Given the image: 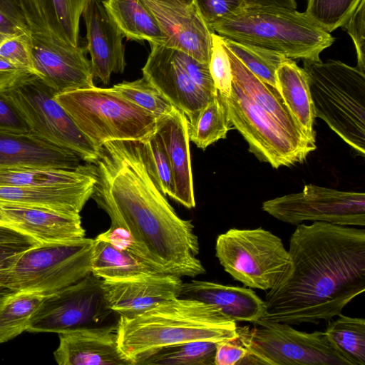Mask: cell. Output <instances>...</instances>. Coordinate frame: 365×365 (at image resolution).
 Segmentation results:
<instances>
[{"label":"cell","instance_id":"cell-1","mask_svg":"<svg viewBox=\"0 0 365 365\" xmlns=\"http://www.w3.org/2000/svg\"><path fill=\"white\" fill-rule=\"evenodd\" d=\"M88 167L96 178L91 198L111 222L98 237L160 273L180 277L206 273L197 257L194 226L177 215L157 186L141 142H106Z\"/></svg>","mask_w":365,"mask_h":365},{"label":"cell","instance_id":"cell-2","mask_svg":"<svg viewBox=\"0 0 365 365\" xmlns=\"http://www.w3.org/2000/svg\"><path fill=\"white\" fill-rule=\"evenodd\" d=\"M296 226L291 269L266 294L260 319L317 324L365 291V230L324 222Z\"/></svg>","mask_w":365,"mask_h":365},{"label":"cell","instance_id":"cell-3","mask_svg":"<svg viewBox=\"0 0 365 365\" xmlns=\"http://www.w3.org/2000/svg\"><path fill=\"white\" fill-rule=\"evenodd\" d=\"M236 322L214 306L179 297L139 315L120 317L118 344L133 365L164 346L193 341L235 339Z\"/></svg>","mask_w":365,"mask_h":365},{"label":"cell","instance_id":"cell-4","mask_svg":"<svg viewBox=\"0 0 365 365\" xmlns=\"http://www.w3.org/2000/svg\"><path fill=\"white\" fill-rule=\"evenodd\" d=\"M211 29L223 38L274 51L292 60L319 61L320 53L334 41L304 12L276 6L249 4Z\"/></svg>","mask_w":365,"mask_h":365},{"label":"cell","instance_id":"cell-5","mask_svg":"<svg viewBox=\"0 0 365 365\" xmlns=\"http://www.w3.org/2000/svg\"><path fill=\"white\" fill-rule=\"evenodd\" d=\"M316 117L365 155V71L338 60L303 61Z\"/></svg>","mask_w":365,"mask_h":365},{"label":"cell","instance_id":"cell-6","mask_svg":"<svg viewBox=\"0 0 365 365\" xmlns=\"http://www.w3.org/2000/svg\"><path fill=\"white\" fill-rule=\"evenodd\" d=\"M56 99L98 150L110 140L144 142L156 132V118L113 88L93 86L59 93Z\"/></svg>","mask_w":365,"mask_h":365},{"label":"cell","instance_id":"cell-7","mask_svg":"<svg viewBox=\"0 0 365 365\" xmlns=\"http://www.w3.org/2000/svg\"><path fill=\"white\" fill-rule=\"evenodd\" d=\"M254 327L237 328L249 365H354L325 331H302L290 324L258 319Z\"/></svg>","mask_w":365,"mask_h":365},{"label":"cell","instance_id":"cell-8","mask_svg":"<svg viewBox=\"0 0 365 365\" xmlns=\"http://www.w3.org/2000/svg\"><path fill=\"white\" fill-rule=\"evenodd\" d=\"M217 96L232 128L240 132L248 144L249 151L260 161L275 169L290 167L303 163L316 150L315 141L285 127L233 80L230 94Z\"/></svg>","mask_w":365,"mask_h":365},{"label":"cell","instance_id":"cell-9","mask_svg":"<svg viewBox=\"0 0 365 365\" xmlns=\"http://www.w3.org/2000/svg\"><path fill=\"white\" fill-rule=\"evenodd\" d=\"M215 255L234 280L263 291L276 286L292 267L281 238L262 227L231 228L219 235Z\"/></svg>","mask_w":365,"mask_h":365},{"label":"cell","instance_id":"cell-10","mask_svg":"<svg viewBox=\"0 0 365 365\" xmlns=\"http://www.w3.org/2000/svg\"><path fill=\"white\" fill-rule=\"evenodd\" d=\"M93 244L84 237L28 248L11 270L9 290L45 297L80 281L91 273Z\"/></svg>","mask_w":365,"mask_h":365},{"label":"cell","instance_id":"cell-11","mask_svg":"<svg viewBox=\"0 0 365 365\" xmlns=\"http://www.w3.org/2000/svg\"><path fill=\"white\" fill-rule=\"evenodd\" d=\"M119 318L106 302L101 279L91 273L43 297L30 319L27 331L58 334L93 329L117 331Z\"/></svg>","mask_w":365,"mask_h":365},{"label":"cell","instance_id":"cell-12","mask_svg":"<svg viewBox=\"0 0 365 365\" xmlns=\"http://www.w3.org/2000/svg\"><path fill=\"white\" fill-rule=\"evenodd\" d=\"M4 93L19 109L31 132L87 163L97 158L99 150L58 103V93L40 77L31 73Z\"/></svg>","mask_w":365,"mask_h":365},{"label":"cell","instance_id":"cell-13","mask_svg":"<svg viewBox=\"0 0 365 365\" xmlns=\"http://www.w3.org/2000/svg\"><path fill=\"white\" fill-rule=\"evenodd\" d=\"M262 209L283 222L297 225L304 221L346 226L365 225V194L306 185L302 191L262 203Z\"/></svg>","mask_w":365,"mask_h":365},{"label":"cell","instance_id":"cell-14","mask_svg":"<svg viewBox=\"0 0 365 365\" xmlns=\"http://www.w3.org/2000/svg\"><path fill=\"white\" fill-rule=\"evenodd\" d=\"M166 37L163 46L209 63L214 32L193 0H143Z\"/></svg>","mask_w":365,"mask_h":365},{"label":"cell","instance_id":"cell-15","mask_svg":"<svg viewBox=\"0 0 365 365\" xmlns=\"http://www.w3.org/2000/svg\"><path fill=\"white\" fill-rule=\"evenodd\" d=\"M31 39L36 76L58 93L95 86L86 47L31 33Z\"/></svg>","mask_w":365,"mask_h":365},{"label":"cell","instance_id":"cell-16","mask_svg":"<svg viewBox=\"0 0 365 365\" xmlns=\"http://www.w3.org/2000/svg\"><path fill=\"white\" fill-rule=\"evenodd\" d=\"M150 48L142 68L143 76L183 113L188 127L192 126L200 110L214 98L192 81L175 59L172 48L162 44H152Z\"/></svg>","mask_w":365,"mask_h":365},{"label":"cell","instance_id":"cell-17","mask_svg":"<svg viewBox=\"0 0 365 365\" xmlns=\"http://www.w3.org/2000/svg\"><path fill=\"white\" fill-rule=\"evenodd\" d=\"M182 284L178 276L159 272L120 280L101 279L108 306L120 317L127 318L179 297Z\"/></svg>","mask_w":365,"mask_h":365},{"label":"cell","instance_id":"cell-18","mask_svg":"<svg viewBox=\"0 0 365 365\" xmlns=\"http://www.w3.org/2000/svg\"><path fill=\"white\" fill-rule=\"evenodd\" d=\"M86 30V51L91 56L93 78L108 84L113 73L125 67L124 35L108 14L101 0H90L81 16Z\"/></svg>","mask_w":365,"mask_h":365},{"label":"cell","instance_id":"cell-19","mask_svg":"<svg viewBox=\"0 0 365 365\" xmlns=\"http://www.w3.org/2000/svg\"><path fill=\"white\" fill-rule=\"evenodd\" d=\"M9 225L39 243L58 242L85 237L80 215L41 207L0 202Z\"/></svg>","mask_w":365,"mask_h":365},{"label":"cell","instance_id":"cell-20","mask_svg":"<svg viewBox=\"0 0 365 365\" xmlns=\"http://www.w3.org/2000/svg\"><path fill=\"white\" fill-rule=\"evenodd\" d=\"M31 34L78 46L79 23L90 0H18Z\"/></svg>","mask_w":365,"mask_h":365},{"label":"cell","instance_id":"cell-21","mask_svg":"<svg viewBox=\"0 0 365 365\" xmlns=\"http://www.w3.org/2000/svg\"><path fill=\"white\" fill-rule=\"evenodd\" d=\"M82 159L32 132L0 129V168L38 166L76 169Z\"/></svg>","mask_w":365,"mask_h":365},{"label":"cell","instance_id":"cell-22","mask_svg":"<svg viewBox=\"0 0 365 365\" xmlns=\"http://www.w3.org/2000/svg\"><path fill=\"white\" fill-rule=\"evenodd\" d=\"M58 338L53 356L59 365H133L120 350L115 330L83 329Z\"/></svg>","mask_w":365,"mask_h":365},{"label":"cell","instance_id":"cell-23","mask_svg":"<svg viewBox=\"0 0 365 365\" xmlns=\"http://www.w3.org/2000/svg\"><path fill=\"white\" fill-rule=\"evenodd\" d=\"M156 132L171 165L175 185L173 199L187 208H193L195 200L187 118L175 108L169 114L157 119Z\"/></svg>","mask_w":365,"mask_h":365},{"label":"cell","instance_id":"cell-24","mask_svg":"<svg viewBox=\"0 0 365 365\" xmlns=\"http://www.w3.org/2000/svg\"><path fill=\"white\" fill-rule=\"evenodd\" d=\"M180 297L211 304L230 319L255 322L265 312V304L251 288L192 280L183 283Z\"/></svg>","mask_w":365,"mask_h":365},{"label":"cell","instance_id":"cell-25","mask_svg":"<svg viewBox=\"0 0 365 365\" xmlns=\"http://www.w3.org/2000/svg\"><path fill=\"white\" fill-rule=\"evenodd\" d=\"M95 184L96 180L63 186L0 185V202L41 207L78 215L91 197Z\"/></svg>","mask_w":365,"mask_h":365},{"label":"cell","instance_id":"cell-26","mask_svg":"<svg viewBox=\"0 0 365 365\" xmlns=\"http://www.w3.org/2000/svg\"><path fill=\"white\" fill-rule=\"evenodd\" d=\"M277 88L304 133L315 141L316 117L307 73L290 58L276 71Z\"/></svg>","mask_w":365,"mask_h":365},{"label":"cell","instance_id":"cell-27","mask_svg":"<svg viewBox=\"0 0 365 365\" xmlns=\"http://www.w3.org/2000/svg\"><path fill=\"white\" fill-rule=\"evenodd\" d=\"M128 40L164 45L166 37L143 0H101Z\"/></svg>","mask_w":365,"mask_h":365},{"label":"cell","instance_id":"cell-28","mask_svg":"<svg viewBox=\"0 0 365 365\" xmlns=\"http://www.w3.org/2000/svg\"><path fill=\"white\" fill-rule=\"evenodd\" d=\"M88 165L76 169H61L38 166H15L0 168V185L63 186L95 181Z\"/></svg>","mask_w":365,"mask_h":365},{"label":"cell","instance_id":"cell-29","mask_svg":"<svg viewBox=\"0 0 365 365\" xmlns=\"http://www.w3.org/2000/svg\"><path fill=\"white\" fill-rule=\"evenodd\" d=\"M158 272L131 253L98 237L94 239L91 274L103 280H120ZM160 273V272H159Z\"/></svg>","mask_w":365,"mask_h":365},{"label":"cell","instance_id":"cell-30","mask_svg":"<svg viewBox=\"0 0 365 365\" xmlns=\"http://www.w3.org/2000/svg\"><path fill=\"white\" fill-rule=\"evenodd\" d=\"M43 296L13 291L0 294V344L28 330L30 319Z\"/></svg>","mask_w":365,"mask_h":365},{"label":"cell","instance_id":"cell-31","mask_svg":"<svg viewBox=\"0 0 365 365\" xmlns=\"http://www.w3.org/2000/svg\"><path fill=\"white\" fill-rule=\"evenodd\" d=\"M216 344L212 341H193L164 346L138 365H212Z\"/></svg>","mask_w":365,"mask_h":365},{"label":"cell","instance_id":"cell-32","mask_svg":"<svg viewBox=\"0 0 365 365\" xmlns=\"http://www.w3.org/2000/svg\"><path fill=\"white\" fill-rule=\"evenodd\" d=\"M328 321V337L354 365H365V319L343 315Z\"/></svg>","mask_w":365,"mask_h":365},{"label":"cell","instance_id":"cell-33","mask_svg":"<svg viewBox=\"0 0 365 365\" xmlns=\"http://www.w3.org/2000/svg\"><path fill=\"white\" fill-rule=\"evenodd\" d=\"M232 128L226 110L216 96L200 110L195 123L188 127L190 141L205 150L219 140L225 139Z\"/></svg>","mask_w":365,"mask_h":365},{"label":"cell","instance_id":"cell-34","mask_svg":"<svg viewBox=\"0 0 365 365\" xmlns=\"http://www.w3.org/2000/svg\"><path fill=\"white\" fill-rule=\"evenodd\" d=\"M222 38L225 46L252 73L277 88L276 71L288 58L274 51Z\"/></svg>","mask_w":365,"mask_h":365},{"label":"cell","instance_id":"cell-35","mask_svg":"<svg viewBox=\"0 0 365 365\" xmlns=\"http://www.w3.org/2000/svg\"><path fill=\"white\" fill-rule=\"evenodd\" d=\"M122 96L153 114L156 119L171 113L175 107L143 76L133 81H123L113 87Z\"/></svg>","mask_w":365,"mask_h":365},{"label":"cell","instance_id":"cell-36","mask_svg":"<svg viewBox=\"0 0 365 365\" xmlns=\"http://www.w3.org/2000/svg\"><path fill=\"white\" fill-rule=\"evenodd\" d=\"M361 0H307L305 14L326 31L341 27Z\"/></svg>","mask_w":365,"mask_h":365},{"label":"cell","instance_id":"cell-37","mask_svg":"<svg viewBox=\"0 0 365 365\" xmlns=\"http://www.w3.org/2000/svg\"><path fill=\"white\" fill-rule=\"evenodd\" d=\"M141 143L148 169L155 182L164 195L173 199L175 185L172 168L160 135L155 132Z\"/></svg>","mask_w":365,"mask_h":365},{"label":"cell","instance_id":"cell-38","mask_svg":"<svg viewBox=\"0 0 365 365\" xmlns=\"http://www.w3.org/2000/svg\"><path fill=\"white\" fill-rule=\"evenodd\" d=\"M209 68L217 96L227 97L232 81L230 61L222 37L215 32L212 34Z\"/></svg>","mask_w":365,"mask_h":365},{"label":"cell","instance_id":"cell-39","mask_svg":"<svg viewBox=\"0 0 365 365\" xmlns=\"http://www.w3.org/2000/svg\"><path fill=\"white\" fill-rule=\"evenodd\" d=\"M0 58L36 75L31 34H0Z\"/></svg>","mask_w":365,"mask_h":365},{"label":"cell","instance_id":"cell-40","mask_svg":"<svg viewBox=\"0 0 365 365\" xmlns=\"http://www.w3.org/2000/svg\"><path fill=\"white\" fill-rule=\"evenodd\" d=\"M173 52L177 61L197 86L212 98L217 96V91L210 72L209 63L201 62L180 51L173 49Z\"/></svg>","mask_w":365,"mask_h":365},{"label":"cell","instance_id":"cell-41","mask_svg":"<svg viewBox=\"0 0 365 365\" xmlns=\"http://www.w3.org/2000/svg\"><path fill=\"white\" fill-rule=\"evenodd\" d=\"M193 1L202 19L210 29L214 24L237 14L250 4L249 0Z\"/></svg>","mask_w":365,"mask_h":365},{"label":"cell","instance_id":"cell-42","mask_svg":"<svg viewBox=\"0 0 365 365\" xmlns=\"http://www.w3.org/2000/svg\"><path fill=\"white\" fill-rule=\"evenodd\" d=\"M343 27L351 38L356 52L357 65L365 71V0H361Z\"/></svg>","mask_w":365,"mask_h":365},{"label":"cell","instance_id":"cell-43","mask_svg":"<svg viewBox=\"0 0 365 365\" xmlns=\"http://www.w3.org/2000/svg\"><path fill=\"white\" fill-rule=\"evenodd\" d=\"M26 34L31 31L18 0H0V34Z\"/></svg>","mask_w":365,"mask_h":365},{"label":"cell","instance_id":"cell-44","mask_svg":"<svg viewBox=\"0 0 365 365\" xmlns=\"http://www.w3.org/2000/svg\"><path fill=\"white\" fill-rule=\"evenodd\" d=\"M34 245H36L29 243H0V294L11 292L9 289L11 270L21 254Z\"/></svg>","mask_w":365,"mask_h":365},{"label":"cell","instance_id":"cell-45","mask_svg":"<svg viewBox=\"0 0 365 365\" xmlns=\"http://www.w3.org/2000/svg\"><path fill=\"white\" fill-rule=\"evenodd\" d=\"M0 129L17 132H30L24 115L4 93L0 92Z\"/></svg>","mask_w":365,"mask_h":365},{"label":"cell","instance_id":"cell-46","mask_svg":"<svg viewBox=\"0 0 365 365\" xmlns=\"http://www.w3.org/2000/svg\"><path fill=\"white\" fill-rule=\"evenodd\" d=\"M247 354V349L237 339L220 341L216 344L214 364L240 365Z\"/></svg>","mask_w":365,"mask_h":365},{"label":"cell","instance_id":"cell-47","mask_svg":"<svg viewBox=\"0 0 365 365\" xmlns=\"http://www.w3.org/2000/svg\"><path fill=\"white\" fill-rule=\"evenodd\" d=\"M31 73L0 58V92L5 93L11 89Z\"/></svg>","mask_w":365,"mask_h":365},{"label":"cell","instance_id":"cell-48","mask_svg":"<svg viewBox=\"0 0 365 365\" xmlns=\"http://www.w3.org/2000/svg\"><path fill=\"white\" fill-rule=\"evenodd\" d=\"M0 243H29L39 244L33 237L10 227L0 223Z\"/></svg>","mask_w":365,"mask_h":365}]
</instances>
